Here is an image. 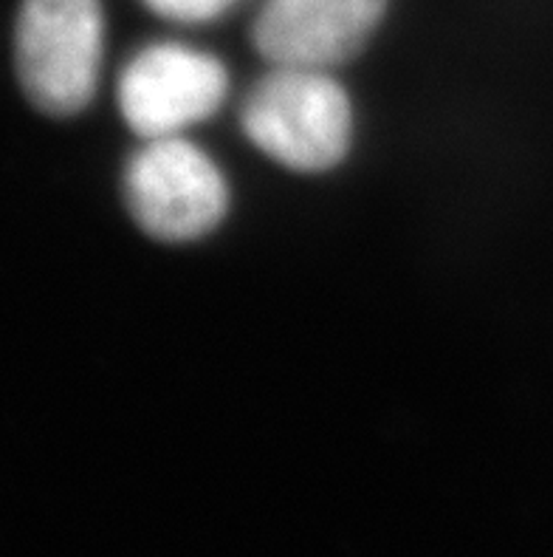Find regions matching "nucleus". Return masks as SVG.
Segmentation results:
<instances>
[{
  "label": "nucleus",
  "mask_w": 553,
  "mask_h": 557,
  "mask_svg": "<svg viewBox=\"0 0 553 557\" xmlns=\"http://www.w3.org/2000/svg\"><path fill=\"white\" fill-rule=\"evenodd\" d=\"M240 127L272 162L325 173L351 150V97L328 71L272 65L243 99Z\"/></svg>",
  "instance_id": "f257e3e1"
},
{
  "label": "nucleus",
  "mask_w": 553,
  "mask_h": 557,
  "mask_svg": "<svg viewBox=\"0 0 553 557\" xmlns=\"http://www.w3.org/2000/svg\"><path fill=\"white\" fill-rule=\"evenodd\" d=\"M105 21L99 0H23L14 63L32 106L74 116L97 94Z\"/></svg>",
  "instance_id": "f03ea898"
},
{
  "label": "nucleus",
  "mask_w": 553,
  "mask_h": 557,
  "mask_svg": "<svg viewBox=\"0 0 553 557\" xmlns=\"http://www.w3.org/2000/svg\"><path fill=\"white\" fill-rule=\"evenodd\" d=\"M122 193L141 233L167 244L210 235L229 210L217 164L181 136L144 139L127 162Z\"/></svg>",
  "instance_id": "7ed1b4c3"
},
{
  "label": "nucleus",
  "mask_w": 553,
  "mask_h": 557,
  "mask_svg": "<svg viewBox=\"0 0 553 557\" xmlns=\"http://www.w3.org/2000/svg\"><path fill=\"white\" fill-rule=\"evenodd\" d=\"M229 91L224 63L206 51L155 42L125 65L116 88L122 120L141 139L178 136L210 120Z\"/></svg>",
  "instance_id": "20e7f679"
},
{
  "label": "nucleus",
  "mask_w": 553,
  "mask_h": 557,
  "mask_svg": "<svg viewBox=\"0 0 553 557\" xmlns=\"http://www.w3.org/2000/svg\"><path fill=\"white\" fill-rule=\"evenodd\" d=\"M390 0H263L252 46L268 65L330 71L356 60Z\"/></svg>",
  "instance_id": "39448f33"
},
{
  "label": "nucleus",
  "mask_w": 553,
  "mask_h": 557,
  "mask_svg": "<svg viewBox=\"0 0 553 557\" xmlns=\"http://www.w3.org/2000/svg\"><path fill=\"white\" fill-rule=\"evenodd\" d=\"M155 14L173 23H210L229 12L238 0H144Z\"/></svg>",
  "instance_id": "423d86ee"
}]
</instances>
